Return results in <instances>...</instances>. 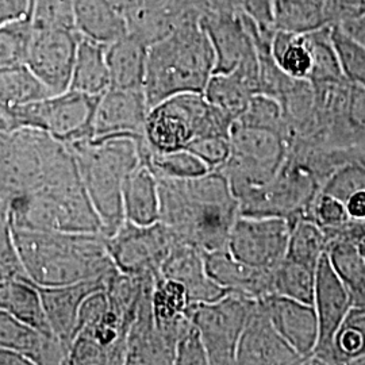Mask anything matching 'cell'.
<instances>
[{
  "label": "cell",
  "instance_id": "cell-1",
  "mask_svg": "<svg viewBox=\"0 0 365 365\" xmlns=\"http://www.w3.org/2000/svg\"><path fill=\"white\" fill-rule=\"evenodd\" d=\"M161 222L178 244L203 253L226 248L240 205L218 170L190 179H157Z\"/></svg>",
  "mask_w": 365,
  "mask_h": 365
},
{
  "label": "cell",
  "instance_id": "cell-2",
  "mask_svg": "<svg viewBox=\"0 0 365 365\" xmlns=\"http://www.w3.org/2000/svg\"><path fill=\"white\" fill-rule=\"evenodd\" d=\"M14 242L27 279L38 287L107 282L117 271L103 233L14 229Z\"/></svg>",
  "mask_w": 365,
  "mask_h": 365
},
{
  "label": "cell",
  "instance_id": "cell-3",
  "mask_svg": "<svg viewBox=\"0 0 365 365\" xmlns=\"http://www.w3.org/2000/svg\"><path fill=\"white\" fill-rule=\"evenodd\" d=\"M200 15L185 18L168 34L149 43L144 93L150 108L179 93L205 91L214 73L215 54Z\"/></svg>",
  "mask_w": 365,
  "mask_h": 365
},
{
  "label": "cell",
  "instance_id": "cell-4",
  "mask_svg": "<svg viewBox=\"0 0 365 365\" xmlns=\"http://www.w3.org/2000/svg\"><path fill=\"white\" fill-rule=\"evenodd\" d=\"M143 141L144 135H110L66 144L105 235H113L125 221L122 188L128 175L141 163Z\"/></svg>",
  "mask_w": 365,
  "mask_h": 365
},
{
  "label": "cell",
  "instance_id": "cell-5",
  "mask_svg": "<svg viewBox=\"0 0 365 365\" xmlns=\"http://www.w3.org/2000/svg\"><path fill=\"white\" fill-rule=\"evenodd\" d=\"M78 172L66 143L33 128L0 130V206Z\"/></svg>",
  "mask_w": 365,
  "mask_h": 365
},
{
  "label": "cell",
  "instance_id": "cell-6",
  "mask_svg": "<svg viewBox=\"0 0 365 365\" xmlns=\"http://www.w3.org/2000/svg\"><path fill=\"white\" fill-rule=\"evenodd\" d=\"M9 217L14 229L103 233L78 170L60 182L14 199L9 205Z\"/></svg>",
  "mask_w": 365,
  "mask_h": 365
},
{
  "label": "cell",
  "instance_id": "cell-7",
  "mask_svg": "<svg viewBox=\"0 0 365 365\" xmlns=\"http://www.w3.org/2000/svg\"><path fill=\"white\" fill-rule=\"evenodd\" d=\"M235 120L210 105L200 92H185L153 106L146 117L144 138L156 152L185 149L197 137H229Z\"/></svg>",
  "mask_w": 365,
  "mask_h": 365
},
{
  "label": "cell",
  "instance_id": "cell-8",
  "mask_svg": "<svg viewBox=\"0 0 365 365\" xmlns=\"http://www.w3.org/2000/svg\"><path fill=\"white\" fill-rule=\"evenodd\" d=\"M135 315L110 302L105 288L92 292L80 307L69 364H126L128 333Z\"/></svg>",
  "mask_w": 365,
  "mask_h": 365
},
{
  "label": "cell",
  "instance_id": "cell-9",
  "mask_svg": "<svg viewBox=\"0 0 365 365\" xmlns=\"http://www.w3.org/2000/svg\"><path fill=\"white\" fill-rule=\"evenodd\" d=\"M101 96L68 90L3 111L7 129L33 128L63 143L92 137V120Z\"/></svg>",
  "mask_w": 365,
  "mask_h": 365
},
{
  "label": "cell",
  "instance_id": "cell-10",
  "mask_svg": "<svg viewBox=\"0 0 365 365\" xmlns=\"http://www.w3.org/2000/svg\"><path fill=\"white\" fill-rule=\"evenodd\" d=\"M256 299L227 292L221 299L191 304L190 318L205 344L209 364H235V352Z\"/></svg>",
  "mask_w": 365,
  "mask_h": 365
},
{
  "label": "cell",
  "instance_id": "cell-11",
  "mask_svg": "<svg viewBox=\"0 0 365 365\" xmlns=\"http://www.w3.org/2000/svg\"><path fill=\"white\" fill-rule=\"evenodd\" d=\"M176 240L161 223L135 225L122 222L113 235H106V245L115 268L131 276H153L161 272Z\"/></svg>",
  "mask_w": 365,
  "mask_h": 365
},
{
  "label": "cell",
  "instance_id": "cell-12",
  "mask_svg": "<svg viewBox=\"0 0 365 365\" xmlns=\"http://www.w3.org/2000/svg\"><path fill=\"white\" fill-rule=\"evenodd\" d=\"M291 225L280 217L238 215L226 249L241 262L260 269H274L286 259Z\"/></svg>",
  "mask_w": 365,
  "mask_h": 365
},
{
  "label": "cell",
  "instance_id": "cell-13",
  "mask_svg": "<svg viewBox=\"0 0 365 365\" xmlns=\"http://www.w3.org/2000/svg\"><path fill=\"white\" fill-rule=\"evenodd\" d=\"M313 307L318 319V342L306 364H330L334 334L353 304L351 294L334 271L327 252L315 269Z\"/></svg>",
  "mask_w": 365,
  "mask_h": 365
},
{
  "label": "cell",
  "instance_id": "cell-14",
  "mask_svg": "<svg viewBox=\"0 0 365 365\" xmlns=\"http://www.w3.org/2000/svg\"><path fill=\"white\" fill-rule=\"evenodd\" d=\"M78 42L76 30L33 29L26 66L53 95L69 90Z\"/></svg>",
  "mask_w": 365,
  "mask_h": 365
},
{
  "label": "cell",
  "instance_id": "cell-15",
  "mask_svg": "<svg viewBox=\"0 0 365 365\" xmlns=\"http://www.w3.org/2000/svg\"><path fill=\"white\" fill-rule=\"evenodd\" d=\"M235 364H303V359L274 329L259 300L238 341Z\"/></svg>",
  "mask_w": 365,
  "mask_h": 365
},
{
  "label": "cell",
  "instance_id": "cell-16",
  "mask_svg": "<svg viewBox=\"0 0 365 365\" xmlns=\"http://www.w3.org/2000/svg\"><path fill=\"white\" fill-rule=\"evenodd\" d=\"M150 107L144 90L108 88L99 98L92 120V138L110 135H144Z\"/></svg>",
  "mask_w": 365,
  "mask_h": 365
},
{
  "label": "cell",
  "instance_id": "cell-17",
  "mask_svg": "<svg viewBox=\"0 0 365 365\" xmlns=\"http://www.w3.org/2000/svg\"><path fill=\"white\" fill-rule=\"evenodd\" d=\"M259 302L274 329L306 364L318 342V319L313 304L280 295H269Z\"/></svg>",
  "mask_w": 365,
  "mask_h": 365
},
{
  "label": "cell",
  "instance_id": "cell-18",
  "mask_svg": "<svg viewBox=\"0 0 365 365\" xmlns=\"http://www.w3.org/2000/svg\"><path fill=\"white\" fill-rule=\"evenodd\" d=\"M0 348L21 353L33 365L69 364L71 346L54 334H43L0 309Z\"/></svg>",
  "mask_w": 365,
  "mask_h": 365
},
{
  "label": "cell",
  "instance_id": "cell-19",
  "mask_svg": "<svg viewBox=\"0 0 365 365\" xmlns=\"http://www.w3.org/2000/svg\"><path fill=\"white\" fill-rule=\"evenodd\" d=\"M152 289L145 294L128 333V365L175 364L176 345L157 327L152 312Z\"/></svg>",
  "mask_w": 365,
  "mask_h": 365
},
{
  "label": "cell",
  "instance_id": "cell-20",
  "mask_svg": "<svg viewBox=\"0 0 365 365\" xmlns=\"http://www.w3.org/2000/svg\"><path fill=\"white\" fill-rule=\"evenodd\" d=\"M160 274L182 283L191 304L215 302L230 292L210 277L203 252L185 244H176L172 248Z\"/></svg>",
  "mask_w": 365,
  "mask_h": 365
},
{
  "label": "cell",
  "instance_id": "cell-21",
  "mask_svg": "<svg viewBox=\"0 0 365 365\" xmlns=\"http://www.w3.org/2000/svg\"><path fill=\"white\" fill-rule=\"evenodd\" d=\"M210 277L221 287L249 297L262 299L274 294L272 269H260L235 259L226 248L203 253Z\"/></svg>",
  "mask_w": 365,
  "mask_h": 365
},
{
  "label": "cell",
  "instance_id": "cell-22",
  "mask_svg": "<svg viewBox=\"0 0 365 365\" xmlns=\"http://www.w3.org/2000/svg\"><path fill=\"white\" fill-rule=\"evenodd\" d=\"M105 282L88 280L75 284L38 287L45 315L53 334L69 346L76 336L78 313L84 299L92 292L105 288Z\"/></svg>",
  "mask_w": 365,
  "mask_h": 365
},
{
  "label": "cell",
  "instance_id": "cell-23",
  "mask_svg": "<svg viewBox=\"0 0 365 365\" xmlns=\"http://www.w3.org/2000/svg\"><path fill=\"white\" fill-rule=\"evenodd\" d=\"M230 155L274 176L287 156L289 143L274 131L235 122L230 134Z\"/></svg>",
  "mask_w": 365,
  "mask_h": 365
},
{
  "label": "cell",
  "instance_id": "cell-24",
  "mask_svg": "<svg viewBox=\"0 0 365 365\" xmlns=\"http://www.w3.org/2000/svg\"><path fill=\"white\" fill-rule=\"evenodd\" d=\"M148 43L137 36H126L106 48V60L110 73V88L144 90Z\"/></svg>",
  "mask_w": 365,
  "mask_h": 365
},
{
  "label": "cell",
  "instance_id": "cell-25",
  "mask_svg": "<svg viewBox=\"0 0 365 365\" xmlns=\"http://www.w3.org/2000/svg\"><path fill=\"white\" fill-rule=\"evenodd\" d=\"M78 36L108 45L129 33L128 22L114 0H73Z\"/></svg>",
  "mask_w": 365,
  "mask_h": 365
},
{
  "label": "cell",
  "instance_id": "cell-26",
  "mask_svg": "<svg viewBox=\"0 0 365 365\" xmlns=\"http://www.w3.org/2000/svg\"><path fill=\"white\" fill-rule=\"evenodd\" d=\"M125 221L152 225L160 217V194L155 173L141 161L125 179L122 188Z\"/></svg>",
  "mask_w": 365,
  "mask_h": 365
},
{
  "label": "cell",
  "instance_id": "cell-27",
  "mask_svg": "<svg viewBox=\"0 0 365 365\" xmlns=\"http://www.w3.org/2000/svg\"><path fill=\"white\" fill-rule=\"evenodd\" d=\"M106 48L105 43L78 36L69 90L90 96H102L110 88Z\"/></svg>",
  "mask_w": 365,
  "mask_h": 365
},
{
  "label": "cell",
  "instance_id": "cell-28",
  "mask_svg": "<svg viewBox=\"0 0 365 365\" xmlns=\"http://www.w3.org/2000/svg\"><path fill=\"white\" fill-rule=\"evenodd\" d=\"M0 309L43 334H53L38 287L30 280L16 277L0 280Z\"/></svg>",
  "mask_w": 365,
  "mask_h": 365
},
{
  "label": "cell",
  "instance_id": "cell-29",
  "mask_svg": "<svg viewBox=\"0 0 365 365\" xmlns=\"http://www.w3.org/2000/svg\"><path fill=\"white\" fill-rule=\"evenodd\" d=\"M271 53L277 66L291 78L310 80L313 73V52L307 31L276 29L271 41Z\"/></svg>",
  "mask_w": 365,
  "mask_h": 365
},
{
  "label": "cell",
  "instance_id": "cell-30",
  "mask_svg": "<svg viewBox=\"0 0 365 365\" xmlns=\"http://www.w3.org/2000/svg\"><path fill=\"white\" fill-rule=\"evenodd\" d=\"M53 95L26 66L0 68V113Z\"/></svg>",
  "mask_w": 365,
  "mask_h": 365
},
{
  "label": "cell",
  "instance_id": "cell-31",
  "mask_svg": "<svg viewBox=\"0 0 365 365\" xmlns=\"http://www.w3.org/2000/svg\"><path fill=\"white\" fill-rule=\"evenodd\" d=\"M256 90L237 73H214L203 91L210 105L237 120L245 111Z\"/></svg>",
  "mask_w": 365,
  "mask_h": 365
},
{
  "label": "cell",
  "instance_id": "cell-32",
  "mask_svg": "<svg viewBox=\"0 0 365 365\" xmlns=\"http://www.w3.org/2000/svg\"><path fill=\"white\" fill-rule=\"evenodd\" d=\"M141 161L150 168L157 179H190L210 172L209 167L190 150L156 152L148 146L145 138L141 145Z\"/></svg>",
  "mask_w": 365,
  "mask_h": 365
},
{
  "label": "cell",
  "instance_id": "cell-33",
  "mask_svg": "<svg viewBox=\"0 0 365 365\" xmlns=\"http://www.w3.org/2000/svg\"><path fill=\"white\" fill-rule=\"evenodd\" d=\"M365 354V307H352L331 342L330 365L353 364Z\"/></svg>",
  "mask_w": 365,
  "mask_h": 365
},
{
  "label": "cell",
  "instance_id": "cell-34",
  "mask_svg": "<svg viewBox=\"0 0 365 365\" xmlns=\"http://www.w3.org/2000/svg\"><path fill=\"white\" fill-rule=\"evenodd\" d=\"M315 269L284 259L272 269V295L313 304Z\"/></svg>",
  "mask_w": 365,
  "mask_h": 365
},
{
  "label": "cell",
  "instance_id": "cell-35",
  "mask_svg": "<svg viewBox=\"0 0 365 365\" xmlns=\"http://www.w3.org/2000/svg\"><path fill=\"white\" fill-rule=\"evenodd\" d=\"M325 252L327 237L321 226L310 220H299L291 226L286 255L287 259L317 269Z\"/></svg>",
  "mask_w": 365,
  "mask_h": 365
},
{
  "label": "cell",
  "instance_id": "cell-36",
  "mask_svg": "<svg viewBox=\"0 0 365 365\" xmlns=\"http://www.w3.org/2000/svg\"><path fill=\"white\" fill-rule=\"evenodd\" d=\"M235 122L245 126L274 131L291 143V134L282 106L272 96L264 93L253 95L248 107Z\"/></svg>",
  "mask_w": 365,
  "mask_h": 365
},
{
  "label": "cell",
  "instance_id": "cell-37",
  "mask_svg": "<svg viewBox=\"0 0 365 365\" xmlns=\"http://www.w3.org/2000/svg\"><path fill=\"white\" fill-rule=\"evenodd\" d=\"M330 39L337 54L344 78L365 87V48L341 26L330 29Z\"/></svg>",
  "mask_w": 365,
  "mask_h": 365
},
{
  "label": "cell",
  "instance_id": "cell-38",
  "mask_svg": "<svg viewBox=\"0 0 365 365\" xmlns=\"http://www.w3.org/2000/svg\"><path fill=\"white\" fill-rule=\"evenodd\" d=\"M31 36L30 13L25 18L0 27V68L26 64Z\"/></svg>",
  "mask_w": 365,
  "mask_h": 365
},
{
  "label": "cell",
  "instance_id": "cell-39",
  "mask_svg": "<svg viewBox=\"0 0 365 365\" xmlns=\"http://www.w3.org/2000/svg\"><path fill=\"white\" fill-rule=\"evenodd\" d=\"M30 19L33 29H75L73 0H31Z\"/></svg>",
  "mask_w": 365,
  "mask_h": 365
},
{
  "label": "cell",
  "instance_id": "cell-40",
  "mask_svg": "<svg viewBox=\"0 0 365 365\" xmlns=\"http://www.w3.org/2000/svg\"><path fill=\"white\" fill-rule=\"evenodd\" d=\"M27 279L14 242L9 209L0 206V280Z\"/></svg>",
  "mask_w": 365,
  "mask_h": 365
},
{
  "label": "cell",
  "instance_id": "cell-41",
  "mask_svg": "<svg viewBox=\"0 0 365 365\" xmlns=\"http://www.w3.org/2000/svg\"><path fill=\"white\" fill-rule=\"evenodd\" d=\"M365 188V170L352 163H342L329 176L322 192L334 196L345 203L349 196Z\"/></svg>",
  "mask_w": 365,
  "mask_h": 365
},
{
  "label": "cell",
  "instance_id": "cell-42",
  "mask_svg": "<svg viewBox=\"0 0 365 365\" xmlns=\"http://www.w3.org/2000/svg\"><path fill=\"white\" fill-rule=\"evenodd\" d=\"M307 220L315 222L322 229H327L339 226L349 221L351 218L342 200L321 191L314 199L313 205L307 214Z\"/></svg>",
  "mask_w": 365,
  "mask_h": 365
},
{
  "label": "cell",
  "instance_id": "cell-43",
  "mask_svg": "<svg viewBox=\"0 0 365 365\" xmlns=\"http://www.w3.org/2000/svg\"><path fill=\"white\" fill-rule=\"evenodd\" d=\"M196 157H199L210 170L220 168L230 156V141L229 137H197L185 148Z\"/></svg>",
  "mask_w": 365,
  "mask_h": 365
},
{
  "label": "cell",
  "instance_id": "cell-44",
  "mask_svg": "<svg viewBox=\"0 0 365 365\" xmlns=\"http://www.w3.org/2000/svg\"><path fill=\"white\" fill-rule=\"evenodd\" d=\"M175 364H209V357L205 344L194 325L188 327L182 333V337L178 339L175 351Z\"/></svg>",
  "mask_w": 365,
  "mask_h": 365
},
{
  "label": "cell",
  "instance_id": "cell-45",
  "mask_svg": "<svg viewBox=\"0 0 365 365\" xmlns=\"http://www.w3.org/2000/svg\"><path fill=\"white\" fill-rule=\"evenodd\" d=\"M348 126L352 135L353 145L365 141V87L351 86L349 102L346 110Z\"/></svg>",
  "mask_w": 365,
  "mask_h": 365
},
{
  "label": "cell",
  "instance_id": "cell-46",
  "mask_svg": "<svg viewBox=\"0 0 365 365\" xmlns=\"http://www.w3.org/2000/svg\"><path fill=\"white\" fill-rule=\"evenodd\" d=\"M322 230L327 237V242L330 240H345L352 244L359 255L365 260V220H349L336 227H327Z\"/></svg>",
  "mask_w": 365,
  "mask_h": 365
},
{
  "label": "cell",
  "instance_id": "cell-47",
  "mask_svg": "<svg viewBox=\"0 0 365 365\" xmlns=\"http://www.w3.org/2000/svg\"><path fill=\"white\" fill-rule=\"evenodd\" d=\"M31 0H0V27L25 18L30 13Z\"/></svg>",
  "mask_w": 365,
  "mask_h": 365
},
{
  "label": "cell",
  "instance_id": "cell-48",
  "mask_svg": "<svg viewBox=\"0 0 365 365\" xmlns=\"http://www.w3.org/2000/svg\"><path fill=\"white\" fill-rule=\"evenodd\" d=\"M345 207L353 221L365 220V188L359 190L345 200Z\"/></svg>",
  "mask_w": 365,
  "mask_h": 365
},
{
  "label": "cell",
  "instance_id": "cell-49",
  "mask_svg": "<svg viewBox=\"0 0 365 365\" xmlns=\"http://www.w3.org/2000/svg\"><path fill=\"white\" fill-rule=\"evenodd\" d=\"M342 29L356 39L359 41L365 48V15L359 18V19H353L349 22H345V25L342 24Z\"/></svg>",
  "mask_w": 365,
  "mask_h": 365
},
{
  "label": "cell",
  "instance_id": "cell-50",
  "mask_svg": "<svg viewBox=\"0 0 365 365\" xmlns=\"http://www.w3.org/2000/svg\"><path fill=\"white\" fill-rule=\"evenodd\" d=\"M0 365H33L21 353L0 348Z\"/></svg>",
  "mask_w": 365,
  "mask_h": 365
},
{
  "label": "cell",
  "instance_id": "cell-51",
  "mask_svg": "<svg viewBox=\"0 0 365 365\" xmlns=\"http://www.w3.org/2000/svg\"><path fill=\"white\" fill-rule=\"evenodd\" d=\"M353 307H365V287L363 294L359 297V299L353 303Z\"/></svg>",
  "mask_w": 365,
  "mask_h": 365
},
{
  "label": "cell",
  "instance_id": "cell-52",
  "mask_svg": "<svg viewBox=\"0 0 365 365\" xmlns=\"http://www.w3.org/2000/svg\"><path fill=\"white\" fill-rule=\"evenodd\" d=\"M353 364L365 365V354H364V356H361V357H360V359H357V360H356V361H354V363H353Z\"/></svg>",
  "mask_w": 365,
  "mask_h": 365
}]
</instances>
